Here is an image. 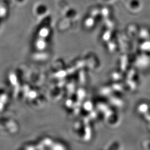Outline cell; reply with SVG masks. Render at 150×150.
<instances>
[]
</instances>
